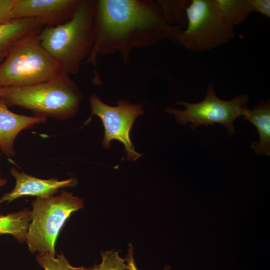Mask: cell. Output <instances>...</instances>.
Masks as SVG:
<instances>
[{"instance_id":"obj_1","label":"cell","mask_w":270,"mask_h":270,"mask_svg":"<svg viewBox=\"0 0 270 270\" xmlns=\"http://www.w3.org/2000/svg\"><path fill=\"white\" fill-rule=\"evenodd\" d=\"M183 30L166 22L158 0H95L94 43L82 64L92 66V82L100 85L98 55L116 53L128 64L134 48L177 42Z\"/></svg>"},{"instance_id":"obj_2","label":"cell","mask_w":270,"mask_h":270,"mask_svg":"<svg viewBox=\"0 0 270 270\" xmlns=\"http://www.w3.org/2000/svg\"><path fill=\"white\" fill-rule=\"evenodd\" d=\"M95 0H80L70 19L60 25L44 28L38 36L42 46L62 71L76 74L94 43Z\"/></svg>"},{"instance_id":"obj_3","label":"cell","mask_w":270,"mask_h":270,"mask_svg":"<svg viewBox=\"0 0 270 270\" xmlns=\"http://www.w3.org/2000/svg\"><path fill=\"white\" fill-rule=\"evenodd\" d=\"M0 98L8 107L28 110L35 116L65 120L76 114L82 96L70 76L62 72L50 80L34 85L0 87Z\"/></svg>"},{"instance_id":"obj_4","label":"cell","mask_w":270,"mask_h":270,"mask_svg":"<svg viewBox=\"0 0 270 270\" xmlns=\"http://www.w3.org/2000/svg\"><path fill=\"white\" fill-rule=\"evenodd\" d=\"M38 34L16 44L0 64V87L30 86L50 80L62 72L42 46Z\"/></svg>"},{"instance_id":"obj_5","label":"cell","mask_w":270,"mask_h":270,"mask_svg":"<svg viewBox=\"0 0 270 270\" xmlns=\"http://www.w3.org/2000/svg\"><path fill=\"white\" fill-rule=\"evenodd\" d=\"M32 204V222L26 240L29 250L54 256L55 242L60 229L73 212L84 207V200L62 190L56 196L36 197Z\"/></svg>"},{"instance_id":"obj_6","label":"cell","mask_w":270,"mask_h":270,"mask_svg":"<svg viewBox=\"0 0 270 270\" xmlns=\"http://www.w3.org/2000/svg\"><path fill=\"white\" fill-rule=\"evenodd\" d=\"M187 24L178 42L186 49L205 51L224 44L235 36L234 26L222 15L216 0H192L186 9Z\"/></svg>"},{"instance_id":"obj_7","label":"cell","mask_w":270,"mask_h":270,"mask_svg":"<svg viewBox=\"0 0 270 270\" xmlns=\"http://www.w3.org/2000/svg\"><path fill=\"white\" fill-rule=\"evenodd\" d=\"M248 94L236 96L230 100H224L216 94L213 84L210 83L204 98L200 102L190 103L177 102L176 104L185 106L184 110L168 108L165 111L174 116L177 122L182 125L192 124L190 128L194 129L200 125H212L215 123L225 126L230 136L234 134V122L239 116H244L248 109L247 104Z\"/></svg>"},{"instance_id":"obj_8","label":"cell","mask_w":270,"mask_h":270,"mask_svg":"<svg viewBox=\"0 0 270 270\" xmlns=\"http://www.w3.org/2000/svg\"><path fill=\"white\" fill-rule=\"evenodd\" d=\"M89 103L92 110L90 117L94 114L98 116L104 126L103 146L109 148L110 142L116 140L124 145L128 160L134 161L140 158L142 154L135 150L130 132L136 118L144 112L142 104L120 100L117 106H110L104 104L96 94L90 95Z\"/></svg>"},{"instance_id":"obj_9","label":"cell","mask_w":270,"mask_h":270,"mask_svg":"<svg viewBox=\"0 0 270 270\" xmlns=\"http://www.w3.org/2000/svg\"><path fill=\"white\" fill-rule=\"evenodd\" d=\"M80 0H14V19L32 18L44 28L54 27L72 18Z\"/></svg>"},{"instance_id":"obj_10","label":"cell","mask_w":270,"mask_h":270,"mask_svg":"<svg viewBox=\"0 0 270 270\" xmlns=\"http://www.w3.org/2000/svg\"><path fill=\"white\" fill-rule=\"evenodd\" d=\"M10 173L16 179V186L10 192L5 194L0 198V204L6 201L8 204L23 196L46 197L52 196L60 188H73L78 183L77 180L72 178L62 180L55 178L40 179L19 172L14 168L10 169Z\"/></svg>"},{"instance_id":"obj_11","label":"cell","mask_w":270,"mask_h":270,"mask_svg":"<svg viewBox=\"0 0 270 270\" xmlns=\"http://www.w3.org/2000/svg\"><path fill=\"white\" fill-rule=\"evenodd\" d=\"M46 118L26 116L11 112L0 98V150L6 156H14V142L22 130L44 123Z\"/></svg>"},{"instance_id":"obj_12","label":"cell","mask_w":270,"mask_h":270,"mask_svg":"<svg viewBox=\"0 0 270 270\" xmlns=\"http://www.w3.org/2000/svg\"><path fill=\"white\" fill-rule=\"evenodd\" d=\"M44 28L38 20L32 18L14 19L0 25V64L16 44L40 33Z\"/></svg>"},{"instance_id":"obj_13","label":"cell","mask_w":270,"mask_h":270,"mask_svg":"<svg viewBox=\"0 0 270 270\" xmlns=\"http://www.w3.org/2000/svg\"><path fill=\"white\" fill-rule=\"evenodd\" d=\"M243 118L257 128L260 139L251 144L258 154L270 155V102L260 101L253 109H248Z\"/></svg>"},{"instance_id":"obj_14","label":"cell","mask_w":270,"mask_h":270,"mask_svg":"<svg viewBox=\"0 0 270 270\" xmlns=\"http://www.w3.org/2000/svg\"><path fill=\"white\" fill-rule=\"evenodd\" d=\"M30 212L24 210L20 212L0 215V234H10L22 242L26 240Z\"/></svg>"},{"instance_id":"obj_15","label":"cell","mask_w":270,"mask_h":270,"mask_svg":"<svg viewBox=\"0 0 270 270\" xmlns=\"http://www.w3.org/2000/svg\"><path fill=\"white\" fill-rule=\"evenodd\" d=\"M225 20L234 27L243 22L253 12L250 0H216Z\"/></svg>"},{"instance_id":"obj_16","label":"cell","mask_w":270,"mask_h":270,"mask_svg":"<svg viewBox=\"0 0 270 270\" xmlns=\"http://www.w3.org/2000/svg\"><path fill=\"white\" fill-rule=\"evenodd\" d=\"M165 20L169 24L184 29L187 24L186 9L190 0H159Z\"/></svg>"},{"instance_id":"obj_17","label":"cell","mask_w":270,"mask_h":270,"mask_svg":"<svg viewBox=\"0 0 270 270\" xmlns=\"http://www.w3.org/2000/svg\"><path fill=\"white\" fill-rule=\"evenodd\" d=\"M36 260L45 270H90V268L83 266L74 267L71 266L62 254L55 258L48 252H41L38 254Z\"/></svg>"},{"instance_id":"obj_18","label":"cell","mask_w":270,"mask_h":270,"mask_svg":"<svg viewBox=\"0 0 270 270\" xmlns=\"http://www.w3.org/2000/svg\"><path fill=\"white\" fill-rule=\"evenodd\" d=\"M102 262L94 265L90 270H125V259L122 258L118 252L106 250L101 254Z\"/></svg>"},{"instance_id":"obj_19","label":"cell","mask_w":270,"mask_h":270,"mask_svg":"<svg viewBox=\"0 0 270 270\" xmlns=\"http://www.w3.org/2000/svg\"><path fill=\"white\" fill-rule=\"evenodd\" d=\"M14 0H0V25L12 20V8Z\"/></svg>"},{"instance_id":"obj_20","label":"cell","mask_w":270,"mask_h":270,"mask_svg":"<svg viewBox=\"0 0 270 270\" xmlns=\"http://www.w3.org/2000/svg\"><path fill=\"white\" fill-rule=\"evenodd\" d=\"M253 12H259L270 18V0H250Z\"/></svg>"},{"instance_id":"obj_21","label":"cell","mask_w":270,"mask_h":270,"mask_svg":"<svg viewBox=\"0 0 270 270\" xmlns=\"http://www.w3.org/2000/svg\"><path fill=\"white\" fill-rule=\"evenodd\" d=\"M134 247L132 244L128 245L126 257L125 258L126 264V270H138L137 268L134 258ZM170 267L169 266H166L163 270H170Z\"/></svg>"},{"instance_id":"obj_22","label":"cell","mask_w":270,"mask_h":270,"mask_svg":"<svg viewBox=\"0 0 270 270\" xmlns=\"http://www.w3.org/2000/svg\"><path fill=\"white\" fill-rule=\"evenodd\" d=\"M1 154L0 153V157ZM1 174L0 172V187L4 186L6 185L7 183V180L5 178H1Z\"/></svg>"}]
</instances>
